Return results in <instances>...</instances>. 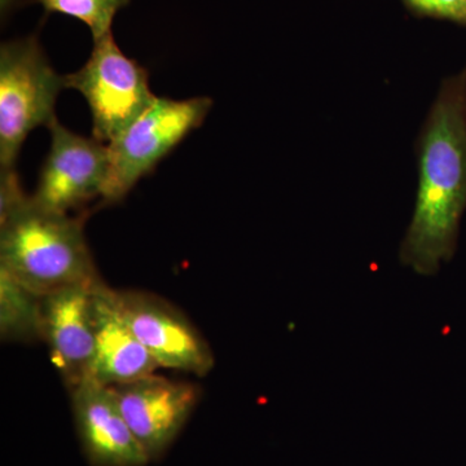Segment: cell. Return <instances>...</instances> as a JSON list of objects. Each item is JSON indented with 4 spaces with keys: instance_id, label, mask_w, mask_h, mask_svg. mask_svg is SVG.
<instances>
[{
    "instance_id": "14",
    "label": "cell",
    "mask_w": 466,
    "mask_h": 466,
    "mask_svg": "<svg viewBox=\"0 0 466 466\" xmlns=\"http://www.w3.org/2000/svg\"><path fill=\"white\" fill-rule=\"evenodd\" d=\"M401 3L417 17L450 21L466 26V0H401Z\"/></svg>"
},
{
    "instance_id": "15",
    "label": "cell",
    "mask_w": 466,
    "mask_h": 466,
    "mask_svg": "<svg viewBox=\"0 0 466 466\" xmlns=\"http://www.w3.org/2000/svg\"><path fill=\"white\" fill-rule=\"evenodd\" d=\"M16 2L17 0H2L3 11H9V9L14 7L15 3Z\"/></svg>"
},
{
    "instance_id": "1",
    "label": "cell",
    "mask_w": 466,
    "mask_h": 466,
    "mask_svg": "<svg viewBox=\"0 0 466 466\" xmlns=\"http://www.w3.org/2000/svg\"><path fill=\"white\" fill-rule=\"evenodd\" d=\"M416 149L419 188L400 257L431 276L455 254L466 208V67L444 79Z\"/></svg>"
},
{
    "instance_id": "8",
    "label": "cell",
    "mask_w": 466,
    "mask_h": 466,
    "mask_svg": "<svg viewBox=\"0 0 466 466\" xmlns=\"http://www.w3.org/2000/svg\"><path fill=\"white\" fill-rule=\"evenodd\" d=\"M110 388L150 461L171 446L200 400L198 386L155 373Z\"/></svg>"
},
{
    "instance_id": "11",
    "label": "cell",
    "mask_w": 466,
    "mask_h": 466,
    "mask_svg": "<svg viewBox=\"0 0 466 466\" xmlns=\"http://www.w3.org/2000/svg\"><path fill=\"white\" fill-rule=\"evenodd\" d=\"M92 315L95 351L88 379L116 386L155 373L158 364L126 321L116 290L101 280L92 288Z\"/></svg>"
},
{
    "instance_id": "9",
    "label": "cell",
    "mask_w": 466,
    "mask_h": 466,
    "mask_svg": "<svg viewBox=\"0 0 466 466\" xmlns=\"http://www.w3.org/2000/svg\"><path fill=\"white\" fill-rule=\"evenodd\" d=\"M96 283L63 288L42 299V341L70 389L90 377L95 351L92 288Z\"/></svg>"
},
{
    "instance_id": "5",
    "label": "cell",
    "mask_w": 466,
    "mask_h": 466,
    "mask_svg": "<svg viewBox=\"0 0 466 466\" xmlns=\"http://www.w3.org/2000/svg\"><path fill=\"white\" fill-rule=\"evenodd\" d=\"M87 63L66 75L70 90L84 95L92 116V137L104 144L116 140L155 103L149 73L126 56L113 34L94 42Z\"/></svg>"
},
{
    "instance_id": "7",
    "label": "cell",
    "mask_w": 466,
    "mask_h": 466,
    "mask_svg": "<svg viewBox=\"0 0 466 466\" xmlns=\"http://www.w3.org/2000/svg\"><path fill=\"white\" fill-rule=\"evenodd\" d=\"M122 314L158 367L207 376L214 368L213 351L180 309L146 291L116 290Z\"/></svg>"
},
{
    "instance_id": "13",
    "label": "cell",
    "mask_w": 466,
    "mask_h": 466,
    "mask_svg": "<svg viewBox=\"0 0 466 466\" xmlns=\"http://www.w3.org/2000/svg\"><path fill=\"white\" fill-rule=\"evenodd\" d=\"M47 12L66 15L90 29L94 42L112 33L116 15L131 0H36Z\"/></svg>"
},
{
    "instance_id": "6",
    "label": "cell",
    "mask_w": 466,
    "mask_h": 466,
    "mask_svg": "<svg viewBox=\"0 0 466 466\" xmlns=\"http://www.w3.org/2000/svg\"><path fill=\"white\" fill-rule=\"evenodd\" d=\"M47 128L50 150L30 198L46 210L70 214L103 196L109 173L108 144L73 133L58 119Z\"/></svg>"
},
{
    "instance_id": "3",
    "label": "cell",
    "mask_w": 466,
    "mask_h": 466,
    "mask_svg": "<svg viewBox=\"0 0 466 466\" xmlns=\"http://www.w3.org/2000/svg\"><path fill=\"white\" fill-rule=\"evenodd\" d=\"M66 88L35 35L0 47V170L17 173L26 137L39 126L56 121L57 97Z\"/></svg>"
},
{
    "instance_id": "12",
    "label": "cell",
    "mask_w": 466,
    "mask_h": 466,
    "mask_svg": "<svg viewBox=\"0 0 466 466\" xmlns=\"http://www.w3.org/2000/svg\"><path fill=\"white\" fill-rule=\"evenodd\" d=\"M42 299L0 268V337L5 342L42 341Z\"/></svg>"
},
{
    "instance_id": "4",
    "label": "cell",
    "mask_w": 466,
    "mask_h": 466,
    "mask_svg": "<svg viewBox=\"0 0 466 466\" xmlns=\"http://www.w3.org/2000/svg\"><path fill=\"white\" fill-rule=\"evenodd\" d=\"M213 106L210 97L174 100L157 97L133 125L108 144L109 173L100 205L124 200L192 131Z\"/></svg>"
},
{
    "instance_id": "10",
    "label": "cell",
    "mask_w": 466,
    "mask_h": 466,
    "mask_svg": "<svg viewBox=\"0 0 466 466\" xmlns=\"http://www.w3.org/2000/svg\"><path fill=\"white\" fill-rule=\"evenodd\" d=\"M72 391L76 431L90 466H146V451L126 422L115 391L92 379Z\"/></svg>"
},
{
    "instance_id": "2",
    "label": "cell",
    "mask_w": 466,
    "mask_h": 466,
    "mask_svg": "<svg viewBox=\"0 0 466 466\" xmlns=\"http://www.w3.org/2000/svg\"><path fill=\"white\" fill-rule=\"evenodd\" d=\"M86 216L46 210L23 187L0 192V268L39 296L100 280Z\"/></svg>"
}]
</instances>
